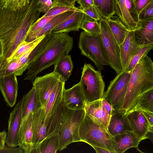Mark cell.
<instances>
[{
  "mask_svg": "<svg viewBox=\"0 0 153 153\" xmlns=\"http://www.w3.org/2000/svg\"><path fill=\"white\" fill-rule=\"evenodd\" d=\"M73 44V38L68 32H51L43 51L27 68L24 80L33 82L38 74L68 55Z\"/></svg>",
  "mask_w": 153,
  "mask_h": 153,
  "instance_id": "cell-2",
  "label": "cell"
},
{
  "mask_svg": "<svg viewBox=\"0 0 153 153\" xmlns=\"http://www.w3.org/2000/svg\"><path fill=\"white\" fill-rule=\"evenodd\" d=\"M59 76L53 71L41 76L36 77L33 86L36 90L41 102V108L45 106Z\"/></svg>",
  "mask_w": 153,
  "mask_h": 153,
  "instance_id": "cell-11",
  "label": "cell"
},
{
  "mask_svg": "<svg viewBox=\"0 0 153 153\" xmlns=\"http://www.w3.org/2000/svg\"><path fill=\"white\" fill-rule=\"evenodd\" d=\"M85 15L97 21H99L102 17L98 10L94 5L81 9Z\"/></svg>",
  "mask_w": 153,
  "mask_h": 153,
  "instance_id": "cell-38",
  "label": "cell"
},
{
  "mask_svg": "<svg viewBox=\"0 0 153 153\" xmlns=\"http://www.w3.org/2000/svg\"><path fill=\"white\" fill-rule=\"evenodd\" d=\"M59 138L57 133L46 137L32 149L31 153H54L59 150Z\"/></svg>",
  "mask_w": 153,
  "mask_h": 153,
  "instance_id": "cell-26",
  "label": "cell"
},
{
  "mask_svg": "<svg viewBox=\"0 0 153 153\" xmlns=\"http://www.w3.org/2000/svg\"><path fill=\"white\" fill-rule=\"evenodd\" d=\"M33 113L31 112L22 120L20 127L18 146L24 153H31L33 148L32 121Z\"/></svg>",
  "mask_w": 153,
  "mask_h": 153,
  "instance_id": "cell-18",
  "label": "cell"
},
{
  "mask_svg": "<svg viewBox=\"0 0 153 153\" xmlns=\"http://www.w3.org/2000/svg\"><path fill=\"white\" fill-rule=\"evenodd\" d=\"M102 44L107 56L110 67L117 74L122 71L119 46L113 36L106 19L101 18L99 21Z\"/></svg>",
  "mask_w": 153,
  "mask_h": 153,
  "instance_id": "cell-9",
  "label": "cell"
},
{
  "mask_svg": "<svg viewBox=\"0 0 153 153\" xmlns=\"http://www.w3.org/2000/svg\"><path fill=\"white\" fill-rule=\"evenodd\" d=\"M27 0H6L2 7L11 11H16L24 7Z\"/></svg>",
  "mask_w": 153,
  "mask_h": 153,
  "instance_id": "cell-36",
  "label": "cell"
},
{
  "mask_svg": "<svg viewBox=\"0 0 153 153\" xmlns=\"http://www.w3.org/2000/svg\"><path fill=\"white\" fill-rule=\"evenodd\" d=\"M116 1V0H115V1Z\"/></svg>",
  "mask_w": 153,
  "mask_h": 153,
  "instance_id": "cell-54",
  "label": "cell"
},
{
  "mask_svg": "<svg viewBox=\"0 0 153 153\" xmlns=\"http://www.w3.org/2000/svg\"><path fill=\"white\" fill-rule=\"evenodd\" d=\"M134 34L137 45L144 46L153 44V18L140 20Z\"/></svg>",
  "mask_w": 153,
  "mask_h": 153,
  "instance_id": "cell-21",
  "label": "cell"
},
{
  "mask_svg": "<svg viewBox=\"0 0 153 153\" xmlns=\"http://www.w3.org/2000/svg\"><path fill=\"white\" fill-rule=\"evenodd\" d=\"M78 46L82 55L93 62L99 70L109 62L103 47L100 34H91L83 31L80 34Z\"/></svg>",
  "mask_w": 153,
  "mask_h": 153,
  "instance_id": "cell-6",
  "label": "cell"
},
{
  "mask_svg": "<svg viewBox=\"0 0 153 153\" xmlns=\"http://www.w3.org/2000/svg\"><path fill=\"white\" fill-rule=\"evenodd\" d=\"M126 116L133 131L141 140L147 139L149 131V123L140 109L134 108L126 114Z\"/></svg>",
  "mask_w": 153,
  "mask_h": 153,
  "instance_id": "cell-15",
  "label": "cell"
},
{
  "mask_svg": "<svg viewBox=\"0 0 153 153\" xmlns=\"http://www.w3.org/2000/svg\"><path fill=\"white\" fill-rule=\"evenodd\" d=\"M84 109L86 114L108 130L111 117L105 111L101 99L89 102H85Z\"/></svg>",
  "mask_w": 153,
  "mask_h": 153,
  "instance_id": "cell-17",
  "label": "cell"
},
{
  "mask_svg": "<svg viewBox=\"0 0 153 153\" xmlns=\"http://www.w3.org/2000/svg\"><path fill=\"white\" fill-rule=\"evenodd\" d=\"M140 20L153 18V2L149 4L140 13L139 16Z\"/></svg>",
  "mask_w": 153,
  "mask_h": 153,
  "instance_id": "cell-40",
  "label": "cell"
},
{
  "mask_svg": "<svg viewBox=\"0 0 153 153\" xmlns=\"http://www.w3.org/2000/svg\"><path fill=\"white\" fill-rule=\"evenodd\" d=\"M114 137L115 153H123L130 148H138L141 141L133 131L118 134Z\"/></svg>",
  "mask_w": 153,
  "mask_h": 153,
  "instance_id": "cell-22",
  "label": "cell"
},
{
  "mask_svg": "<svg viewBox=\"0 0 153 153\" xmlns=\"http://www.w3.org/2000/svg\"><path fill=\"white\" fill-rule=\"evenodd\" d=\"M109 133L113 137L133 131L126 114L121 109L115 110L111 117L108 127Z\"/></svg>",
  "mask_w": 153,
  "mask_h": 153,
  "instance_id": "cell-19",
  "label": "cell"
},
{
  "mask_svg": "<svg viewBox=\"0 0 153 153\" xmlns=\"http://www.w3.org/2000/svg\"><path fill=\"white\" fill-rule=\"evenodd\" d=\"M85 114L84 109L72 110L62 105V115L57 131L60 140L59 150L62 151L72 143L81 141L79 128Z\"/></svg>",
  "mask_w": 153,
  "mask_h": 153,
  "instance_id": "cell-4",
  "label": "cell"
},
{
  "mask_svg": "<svg viewBox=\"0 0 153 153\" xmlns=\"http://www.w3.org/2000/svg\"><path fill=\"white\" fill-rule=\"evenodd\" d=\"M97 153H114L105 149L98 147H94L93 148Z\"/></svg>",
  "mask_w": 153,
  "mask_h": 153,
  "instance_id": "cell-48",
  "label": "cell"
},
{
  "mask_svg": "<svg viewBox=\"0 0 153 153\" xmlns=\"http://www.w3.org/2000/svg\"><path fill=\"white\" fill-rule=\"evenodd\" d=\"M45 114V110L43 108H40L37 111L33 113L32 149L46 137L47 127Z\"/></svg>",
  "mask_w": 153,
  "mask_h": 153,
  "instance_id": "cell-20",
  "label": "cell"
},
{
  "mask_svg": "<svg viewBox=\"0 0 153 153\" xmlns=\"http://www.w3.org/2000/svg\"><path fill=\"white\" fill-rule=\"evenodd\" d=\"M0 153H24V152L19 147H12L7 145L3 149H0Z\"/></svg>",
  "mask_w": 153,
  "mask_h": 153,
  "instance_id": "cell-42",
  "label": "cell"
},
{
  "mask_svg": "<svg viewBox=\"0 0 153 153\" xmlns=\"http://www.w3.org/2000/svg\"><path fill=\"white\" fill-rule=\"evenodd\" d=\"M79 133L81 141L93 148L100 147L115 153L114 137L105 127L85 114L80 124Z\"/></svg>",
  "mask_w": 153,
  "mask_h": 153,
  "instance_id": "cell-5",
  "label": "cell"
},
{
  "mask_svg": "<svg viewBox=\"0 0 153 153\" xmlns=\"http://www.w3.org/2000/svg\"><path fill=\"white\" fill-rule=\"evenodd\" d=\"M85 16L82 12L75 11L60 23L52 31V33L78 31Z\"/></svg>",
  "mask_w": 153,
  "mask_h": 153,
  "instance_id": "cell-24",
  "label": "cell"
},
{
  "mask_svg": "<svg viewBox=\"0 0 153 153\" xmlns=\"http://www.w3.org/2000/svg\"><path fill=\"white\" fill-rule=\"evenodd\" d=\"M3 5L2 4L0 3V9L2 7Z\"/></svg>",
  "mask_w": 153,
  "mask_h": 153,
  "instance_id": "cell-53",
  "label": "cell"
},
{
  "mask_svg": "<svg viewBox=\"0 0 153 153\" xmlns=\"http://www.w3.org/2000/svg\"><path fill=\"white\" fill-rule=\"evenodd\" d=\"M79 29L91 34H100V27L98 21L85 15Z\"/></svg>",
  "mask_w": 153,
  "mask_h": 153,
  "instance_id": "cell-34",
  "label": "cell"
},
{
  "mask_svg": "<svg viewBox=\"0 0 153 153\" xmlns=\"http://www.w3.org/2000/svg\"><path fill=\"white\" fill-rule=\"evenodd\" d=\"M81 9L88 7L90 6L94 5V0H79L77 2Z\"/></svg>",
  "mask_w": 153,
  "mask_h": 153,
  "instance_id": "cell-47",
  "label": "cell"
},
{
  "mask_svg": "<svg viewBox=\"0 0 153 153\" xmlns=\"http://www.w3.org/2000/svg\"><path fill=\"white\" fill-rule=\"evenodd\" d=\"M52 4V0H49L45 4L39 6L38 9L40 13H47L51 8Z\"/></svg>",
  "mask_w": 153,
  "mask_h": 153,
  "instance_id": "cell-45",
  "label": "cell"
},
{
  "mask_svg": "<svg viewBox=\"0 0 153 153\" xmlns=\"http://www.w3.org/2000/svg\"><path fill=\"white\" fill-rule=\"evenodd\" d=\"M105 19L113 36L119 46L130 30L123 24L117 16H113Z\"/></svg>",
  "mask_w": 153,
  "mask_h": 153,
  "instance_id": "cell-28",
  "label": "cell"
},
{
  "mask_svg": "<svg viewBox=\"0 0 153 153\" xmlns=\"http://www.w3.org/2000/svg\"><path fill=\"white\" fill-rule=\"evenodd\" d=\"M75 3L65 0H53L49 10L41 18L54 16L68 11L82 12L80 7L75 6Z\"/></svg>",
  "mask_w": 153,
  "mask_h": 153,
  "instance_id": "cell-29",
  "label": "cell"
},
{
  "mask_svg": "<svg viewBox=\"0 0 153 153\" xmlns=\"http://www.w3.org/2000/svg\"><path fill=\"white\" fill-rule=\"evenodd\" d=\"M131 73L124 70L117 74L104 93L103 97L115 110L122 108Z\"/></svg>",
  "mask_w": 153,
  "mask_h": 153,
  "instance_id": "cell-8",
  "label": "cell"
},
{
  "mask_svg": "<svg viewBox=\"0 0 153 153\" xmlns=\"http://www.w3.org/2000/svg\"><path fill=\"white\" fill-rule=\"evenodd\" d=\"M79 82L85 102H91L103 97L105 83L101 73L91 64H84Z\"/></svg>",
  "mask_w": 153,
  "mask_h": 153,
  "instance_id": "cell-7",
  "label": "cell"
},
{
  "mask_svg": "<svg viewBox=\"0 0 153 153\" xmlns=\"http://www.w3.org/2000/svg\"><path fill=\"white\" fill-rule=\"evenodd\" d=\"M65 82L60 79L55 85L45 107V122L47 126L56 125L62 113V97Z\"/></svg>",
  "mask_w": 153,
  "mask_h": 153,
  "instance_id": "cell-10",
  "label": "cell"
},
{
  "mask_svg": "<svg viewBox=\"0 0 153 153\" xmlns=\"http://www.w3.org/2000/svg\"><path fill=\"white\" fill-rule=\"evenodd\" d=\"M102 102L105 111L110 117L113 114L115 109L103 97L102 99Z\"/></svg>",
  "mask_w": 153,
  "mask_h": 153,
  "instance_id": "cell-44",
  "label": "cell"
},
{
  "mask_svg": "<svg viewBox=\"0 0 153 153\" xmlns=\"http://www.w3.org/2000/svg\"><path fill=\"white\" fill-rule=\"evenodd\" d=\"M22 120L31 112L34 113L41 108L40 99L37 91L33 86L31 90L23 97Z\"/></svg>",
  "mask_w": 153,
  "mask_h": 153,
  "instance_id": "cell-25",
  "label": "cell"
},
{
  "mask_svg": "<svg viewBox=\"0 0 153 153\" xmlns=\"http://www.w3.org/2000/svg\"><path fill=\"white\" fill-rule=\"evenodd\" d=\"M140 110L145 115L149 123V132H153V112Z\"/></svg>",
  "mask_w": 153,
  "mask_h": 153,
  "instance_id": "cell-43",
  "label": "cell"
},
{
  "mask_svg": "<svg viewBox=\"0 0 153 153\" xmlns=\"http://www.w3.org/2000/svg\"><path fill=\"white\" fill-rule=\"evenodd\" d=\"M85 99L80 82L68 89L63 90L62 104L72 110H79L84 108Z\"/></svg>",
  "mask_w": 153,
  "mask_h": 153,
  "instance_id": "cell-13",
  "label": "cell"
},
{
  "mask_svg": "<svg viewBox=\"0 0 153 153\" xmlns=\"http://www.w3.org/2000/svg\"><path fill=\"white\" fill-rule=\"evenodd\" d=\"M153 48V44L146 45L141 49L131 59L124 71H132L139 60L143 56L147 55L149 52Z\"/></svg>",
  "mask_w": 153,
  "mask_h": 153,
  "instance_id": "cell-35",
  "label": "cell"
},
{
  "mask_svg": "<svg viewBox=\"0 0 153 153\" xmlns=\"http://www.w3.org/2000/svg\"><path fill=\"white\" fill-rule=\"evenodd\" d=\"M49 0H39V6L45 4Z\"/></svg>",
  "mask_w": 153,
  "mask_h": 153,
  "instance_id": "cell-50",
  "label": "cell"
},
{
  "mask_svg": "<svg viewBox=\"0 0 153 153\" xmlns=\"http://www.w3.org/2000/svg\"><path fill=\"white\" fill-rule=\"evenodd\" d=\"M153 88V62L147 55L143 57L131 71L121 109L127 114L135 108L139 97Z\"/></svg>",
  "mask_w": 153,
  "mask_h": 153,
  "instance_id": "cell-3",
  "label": "cell"
},
{
  "mask_svg": "<svg viewBox=\"0 0 153 153\" xmlns=\"http://www.w3.org/2000/svg\"><path fill=\"white\" fill-rule=\"evenodd\" d=\"M16 76L13 74L0 79V90L4 101L10 107L15 104L18 95V85Z\"/></svg>",
  "mask_w": 153,
  "mask_h": 153,
  "instance_id": "cell-14",
  "label": "cell"
},
{
  "mask_svg": "<svg viewBox=\"0 0 153 153\" xmlns=\"http://www.w3.org/2000/svg\"><path fill=\"white\" fill-rule=\"evenodd\" d=\"M55 16L39 18L32 26L28 35L34 33L41 30Z\"/></svg>",
  "mask_w": 153,
  "mask_h": 153,
  "instance_id": "cell-37",
  "label": "cell"
},
{
  "mask_svg": "<svg viewBox=\"0 0 153 153\" xmlns=\"http://www.w3.org/2000/svg\"><path fill=\"white\" fill-rule=\"evenodd\" d=\"M145 46H139L136 43L134 30L128 32L123 42L119 45L122 71L126 69L131 58Z\"/></svg>",
  "mask_w": 153,
  "mask_h": 153,
  "instance_id": "cell-16",
  "label": "cell"
},
{
  "mask_svg": "<svg viewBox=\"0 0 153 153\" xmlns=\"http://www.w3.org/2000/svg\"><path fill=\"white\" fill-rule=\"evenodd\" d=\"M74 12H66L55 16L40 30L27 35L25 41L30 42L44 35L51 33L58 25L66 19Z\"/></svg>",
  "mask_w": 153,
  "mask_h": 153,
  "instance_id": "cell-23",
  "label": "cell"
},
{
  "mask_svg": "<svg viewBox=\"0 0 153 153\" xmlns=\"http://www.w3.org/2000/svg\"><path fill=\"white\" fill-rule=\"evenodd\" d=\"M73 68V65L71 56L68 54L54 64L53 71L59 76L61 80L65 82L71 75Z\"/></svg>",
  "mask_w": 153,
  "mask_h": 153,
  "instance_id": "cell-30",
  "label": "cell"
},
{
  "mask_svg": "<svg viewBox=\"0 0 153 153\" xmlns=\"http://www.w3.org/2000/svg\"><path fill=\"white\" fill-rule=\"evenodd\" d=\"M23 102L22 97L10 114L6 144L11 147H16L18 146V137L22 121Z\"/></svg>",
  "mask_w": 153,
  "mask_h": 153,
  "instance_id": "cell-12",
  "label": "cell"
},
{
  "mask_svg": "<svg viewBox=\"0 0 153 153\" xmlns=\"http://www.w3.org/2000/svg\"><path fill=\"white\" fill-rule=\"evenodd\" d=\"M116 14L123 24L130 30H134L138 24L133 19L127 8L125 0H116L115 1Z\"/></svg>",
  "mask_w": 153,
  "mask_h": 153,
  "instance_id": "cell-27",
  "label": "cell"
},
{
  "mask_svg": "<svg viewBox=\"0 0 153 153\" xmlns=\"http://www.w3.org/2000/svg\"><path fill=\"white\" fill-rule=\"evenodd\" d=\"M66 1H68L72 2H75V3L76 2H77L79 0H65Z\"/></svg>",
  "mask_w": 153,
  "mask_h": 153,
  "instance_id": "cell-51",
  "label": "cell"
},
{
  "mask_svg": "<svg viewBox=\"0 0 153 153\" xmlns=\"http://www.w3.org/2000/svg\"><path fill=\"white\" fill-rule=\"evenodd\" d=\"M7 134L5 131L0 132V149H3L6 146Z\"/></svg>",
  "mask_w": 153,
  "mask_h": 153,
  "instance_id": "cell-46",
  "label": "cell"
},
{
  "mask_svg": "<svg viewBox=\"0 0 153 153\" xmlns=\"http://www.w3.org/2000/svg\"><path fill=\"white\" fill-rule=\"evenodd\" d=\"M94 4L102 18L107 19L116 14L115 0H94Z\"/></svg>",
  "mask_w": 153,
  "mask_h": 153,
  "instance_id": "cell-31",
  "label": "cell"
},
{
  "mask_svg": "<svg viewBox=\"0 0 153 153\" xmlns=\"http://www.w3.org/2000/svg\"><path fill=\"white\" fill-rule=\"evenodd\" d=\"M134 108L153 112V88L139 97Z\"/></svg>",
  "mask_w": 153,
  "mask_h": 153,
  "instance_id": "cell-32",
  "label": "cell"
},
{
  "mask_svg": "<svg viewBox=\"0 0 153 153\" xmlns=\"http://www.w3.org/2000/svg\"><path fill=\"white\" fill-rule=\"evenodd\" d=\"M128 10L133 19L139 24L140 20L136 10L134 0H125Z\"/></svg>",
  "mask_w": 153,
  "mask_h": 153,
  "instance_id": "cell-39",
  "label": "cell"
},
{
  "mask_svg": "<svg viewBox=\"0 0 153 153\" xmlns=\"http://www.w3.org/2000/svg\"><path fill=\"white\" fill-rule=\"evenodd\" d=\"M3 46L2 42L0 40V57L3 56Z\"/></svg>",
  "mask_w": 153,
  "mask_h": 153,
  "instance_id": "cell-49",
  "label": "cell"
},
{
  "mask_svg": "<svg viewBox=\"0 0 153 153\" xmlns=\"http://www.w3.org/2000/svg\"><path fill=\"white\" fill-rule=\"evenodd\" d=\"M136 10L139 16L141 12L153 0H134Z\"/></svg>",
  "mask_w": 153,
  "mask_h": 153,
  "instance_id": "cell-41",
  "label": "cell"
},
{
  "mask_svg": "<svg viewBox=\"0 0 153 153\" xmlns=\"http://www.w3.org/2000/svg\"><path fill=\"white\" fill-rule=\"evenodd\" d=\"M45 35L41 36L30 42L25 41L22 42L18 46L10 59L8 60H7L8 61L12 59H16L20 57L33 49L44 37Z\"/></svg>",
  "mask_w": 153,
  "mask_h": 153,
  "instance_id": "cell-33",
  "label": "cell"
},
{
  "mask_svg": "<svg viewBox=\"0 0 153 153\" xmlns=\"http://www.w3.org/2000/svg\"><path fill=\"white\" fill-rule=\"evenodd\" d=\"M6 0H0V3L3 5L4 3Z\"/></svg>",
  "mask_w": 153,
  "mask_h": 153,
  "instance_id": "cell-52",
  "label": "cell"
},
{
  "mask_svg": "<svg viewBox=\"0 0 153 153\" xmlns=\"http://www.w3.org/2000/svg\"><path fill=\"white\" fill-rule=\"evenodd\" d=\"M39 1L27 0L25 6L16 11L2 7L0 9L2 56L7 60L10 59L18 46L25 41L32 26L39 18Z\"/></svg>",
  "mask_w": 153,
  "mask_h": 153,
  "instance_id": "cell-1",
  "label": "cell"
}]
</instances>
